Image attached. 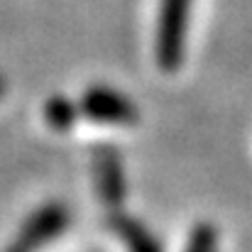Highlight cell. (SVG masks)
<instances>
[{
  "label": "cell",
  "instance_id": "1",
  "mask_svg": "<svg viewBox=\"0 0 252 252\" xmlns=\"http://www.w3.org/2000/svg\"><path fill=\"white\" fill-rule=\"evenodd\" d=\"M193 0H162L157 20V64L164 71H176L184 59V39Z\"/></svg>",
  "mask_w": 252,
  "mask_h": 252
},
{
  "label": "cell",
  "instance_id": "2",
  "mask_svg": "<svg viewBox=\"0 0 252 252\" xmlns=\"http://www.w3.org/2000/svg\"><path fill=\"white\" fill-rule=\"evenodd\" d=\"M69 225V211L64 203H47L37 208L20 228L5 252H39L47 243L57 240Z\"/></svg>",
  "mask_w": 252,
  "mask_h": 252
},
{
  "label": "cell",
  "instance_id": "3",
  "mask_svg": "<svg viewBox=\"0 0 252 252\" xmlns=\"http://www.w3.org/2000/svg\"><path fill=\"white\" fill-rule=\"evenodd\" d=\"M79 110L103 125H135L140 118L135 103L110 86H91L79 100Z\"/></svg>",
  "mask_w": 252,
  "mask_h": 252
},
{
  "label": "cell",
  "instance_id": "4",
  "mask_svg": "<svg viewBox=\"0 0 252 252\" xmlns=\"http://www.w3.org/2000/svg\"><path fill=\"white\" fill-rule=\"evenodd\" d=\"M93 181L100 201L118 208L125 198V171L115 147H98L93 155Z\"/></svg>",
  "mask_w": 252,
  "mask_h": 252
},
{
  "label": "cell",
  "instance_id": "5",
  "mask_svg": "<svg viewBox=\"0 0 252 252\" xmlns=\"http://www.w3.org/2000/svg\"><path fill=\"white\" fill-rule=\"evenodd\" d=\"M108 223H110L113 233L125 243L127 252H162L157 238L140 220H135L132 216H125V213H118L115 211Z\"/></svg>",
  "mask_w": 252,
  "mask_h": 252
},
{
  "label": "cell",
  "instance_id": "6",
  "mask_svg": "<svg viewBox=\"0 0 252 252\" xmlns=\"http://www.w3.org/2000/svg\"><path fill=\"white\" fill-rule=\"evenodd\" d=\"M79 115H81L79 105L71 103V100L64 98V95H54V98H49V100L44 103V120H47V125H49L52 130H57V132L69 130V127L76 123Z\"/></svg>",
  "mask_w": 252,
  "mask_h": 252
},
{
  "label": "cell",
  "instance_id": "7",
  "mask_svg": "<svg viewBox=\"0 0 252 252\" xmlns=\"http://www.w3.org/2000/svg\"><path fill=\"white\" fill-rule=\"evenodd\" d=\"M218 245V235L213 225H198L191 233V240L186 245V252H216Z\"/></svg>",
  "mask_w": 252,
  "mask_h": 252
},
{
  "label": "cell",
  "instance_id": "8",
  "mask_svg": "<svg viewBox=\"0 0 252 252\" xmlns=\"http://www.w3.org/2000/svg\"><path fill=\"white\" fill-rule=\"evenodd\" d=\"M2 91H5V84H2V79H0V95H2Z\"/></svg>",
  "mask_w": 252,
  "mask_h": 252
}]
</instances>
